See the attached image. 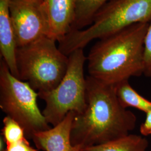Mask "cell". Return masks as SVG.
<instances>
[{"label": "cell", "instance_id": "cell-1", "mask_svg": "<svg viewBox=\"0 0 151 151\" xmlns=\"http://www.w3.org/2000/svg\"><path fill=\"white\" fill-rule=\"evenodd\" d=\"M86 108L76 114L71 142L84 150L125 135L135 128L137 118L119 102L115 85L88 76L86 77Z\"/></svg>", "mask_w": 151, "mask_h": 151}, {"label": "cell", "instance_id": "cell-2", "mask_svg": "<svg viewBox=\"0 0 151 151\" xmlns=\"http://www.w3.org/2000/svg\"><path fill=\"white\" fill-rule=\"evenodd\" d=\"M150 23H138L99 39L87 60L89 76L115 85L145 72V39Z\"/></svg>", "mask_w": 151, "mask_h": 151}, {"label": "cell", "instance_id": "cell-3", "mask_svg": "<svg viewBox=\"0 0 151 151\" xmlns=\"http://www.w3.org/2000/svg\"><path fill=\"white\" fill-rule=\"evenodd\" d=\"M151 0H110L86 29L73 30L59 43L58 48L68 56L83 49L95 39L106 37L138 23H151Z\"/></svg>", "mask_w": 151, "mask_h": 151}, {"label": "cell", "instance_id": "cell-4", "mask_svg": "<svg viewBox=\"0 0 151 151\" xmlns=\"http://www.w3.org/2000/svg\"><path fill=\"white\" fill-rule=\"evenodd\" d=\"M48 37L17 47L16 60L19 79L27 82L39 96L52 91L67 72L69 58Z\"/></svg>", "mask_w": 151, "mask_h": 151}, {"label": "cell", "instance_id": "cell-5", "mask_svg": "<svg viewBox=\"0 0 151 151\" xmlns=\"http://www.w3.org/2000/svg\"><path fill=\"white\" fill-rule=\"evenodd\" d=\"M39 95L30 85L12 75L5 62H0V108L20 124L27 139L35 133L50 128L40 110Z\"/></svg>", "mask_w": 151, "mask_h": 151}, {"label": "cell", "instance_id": "cell-6", "mask_svg": "<svg viewBox=\"0 0 151 151\" xmlns=\"http://www.w3.org/2000/svg\"><path fill=\"white\" fill-rule=\"evenodd\" d=\"M68 58L67 70L59 85L52 91L39 96L45 103L44 116L53 127L60 123L69 113L81 114L86 108L84 65L87 57L83 49H80L71 53Z\"/></svg>", "mask_w": 151, "mask_h": 151}, {"label": "cell", "instance_id": "cell-7", "mask_svg": "<svg viewBox=\"0 0 151 151\" xmlns=\"http://www.w3.org/2000/svg\"><path fill=\"white\" fill-rule=\"evenodd\" d=\"M9 11L17 47L48 37V18L42 2L10 0Z\"/></svg>", "mask_w": 151, "mask_h": 151}, {"label": "cell", "instance_id": "cell-8", "mask_svg": "<svg viewBox=\"0 0 151 151\" xmlns=\"http://www.w3.org/2000/svg\"><path fill=\"white\" fill-rule=\"evenodd\" d=\"M76 114L70 112L59 124L33 135L32 140L37 149L44 151H81V147L74 146L71 142V130Z\"/></svg>", "mask_w": 151, "mask_h": 151}, {"label": "cell", "instance_id": "cell-9", "mask_svg": "<svg viewBox=\"0 0 151 151\" xmlns=\"http://www.w3.org/2000/svg\"><path fill=\"white\" fill-rule=\"evenodd\" d=\"M48 18L49 38L60 42L72 30L76 0H43Z\"/></svg>", "mask_w": 151, "mask_h": 151}, {"label": "cell", "instance_id": "cell-10", "mask_svg": "<svg viewBox=\"0 0 151 151\" xmlns=\"http://www.w3.org/2000/svg\"><path fill=\"white\" fill-rule=\"evenodd\" d=\"M10 0H0V53L12 75L19 78L17 67V49L14 30L9 11Z\"/></svg>", "mask_w": 151, "mask_h": 151}, {"label": "cell", "instance_id": "cell-11", "mask_svg": "<svg viewBox=\"0 0 151 151\" xmlns=\"http://www.w3.org/2000/svg\"><path fill=\"white\" fill-rule=\"evenodd\" d=\"M148 141L142 135L129 134L102 145L82 150L86 151H147Z\"/></svg>", "mask_w": 151, "mask_h": 151}, {"label": "cell", "instance_id": "cell-12", "mask_svg": "<svg viewBox=\"0 0 151 151\" xmlns=\"http://www.w3.org/2000/svg\"><path fill=\"white\" fill-rule=\"evenodd\" d=\"M110 1L76 0L75 20L72 31L80 30L86 27H90L97 13Z\"/></svg>", "mask_w": 151, "mask_h": 151}, {"label": "cell", "instance_id": "cell-13", "mask_svg": "<svg viewBox=\"0 0 151 151\" xmlns=\"http://www.w3.org/2000/svg\"><path fill=\"white\" fill-rule=\"evenodd\" d=\"M115 87L118 100L124 108H135L145 113L151 110V101L136 91L129 80L122 81Z\"/></svg>", "mask_w": 151, "mask_h": 151}, {"label": "cell", "instance_id": "cell-14", "mask_svg": "<svg viewBox=\"0 0 151 151\" xmlns=\"http://www.w3.org/2000/svg\"><path fill=\"white\" fill-rule=\"evenodd\" d=\"M2 135L6 145L20 142L27 138L22 126L10 116H6L3 119Z\"/></svg>", "mask_w": 151, "mask_h": 151}, {"label": "cell", "instance_id": "cell-15", "mask_svg": "<svg viewBox=\"0 0 151 151\" xmlns=\"http://www.w3.org/2000/svg\"><path fill=\"white\" fill-rule=\"evenodd\" d=\"M144 56V75L148 77H151V22L149 25L145 39Z\"/></svg>", "mask_w": 151, "mask_h": 151}, {"label": "cell", "instance_id": "cell-16", "mask_svg": "<svg viewBox=\"0 0 151 151\" xmlns=\"http://www.w3.org/2000/svg\"><path fill=\"white\" fill-rule=\"evenodd\" d=\"M6 151H38L30 146L27 138L19 142L6 145Z\"/></svg>", "mask_w": 151, "mask_h": 151}, {"label": "cell", "instance_id": "cell-17", "mask_svg": "<svg viewBox=\"0 0 151 151\" xmlns=\"http://www.w3.org/2000/svg\"><path fill=\"white\" fill-rule=\"evenodd\" d=\"M139 132L143 136L151 135V110L146 113V119L140 125Z\"/></svg>", "mask_w": 151, "mask_h": 151}, {"label": "cell", "instance_id": "cell-18", "mask_svg": "<svg viewBox=\"0 0 151 151\" xmlns=\"http://www.w3.org/2000/svg\"><path fill=\"white\" fill-rule=\"evenodd\" d=\"M5 146H6L5 141L4 140V138L1 137L0 138V151H6Z\"/></svg>", "mask_w": 151, "mask_h": 151}, {"label": "cell", "instance_id": "cell-19", "mask_svg": "<svg viewBox=\"0 0 151 151\" xmlns=\"http://www.w3.org/2000/svg\"><path fill=\"white\" fill-rule=\"evenodd\" d=\"M34 1H39V2H42L43 0H34Z\"/></svg>", "mask_w": 151, "mask_h": 151}, {"label": "cell", "instance_id": "cell-20", "mask_svg": "<svg viewBox=\"0 0 151 151\" xmlns=\"http://www.w3.org/2000/svg\"><path fill=\"white\" fill-rule=\"evenodd\" d=\"M81 151H85V150H81Z\"/></svg>", "mask_w": 151, "mask_h": 151}]
</instances>
